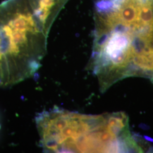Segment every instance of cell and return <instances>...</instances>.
Listing matches in <instances>:
<instances>
[{
  "label": "cell",
  "mask_w": 153,
  "mask_h": 153,
  "mask_svg": "<svg viewBox=\"0 0 153 153\" xmlns=\"http://www.w3.org/2000/svg\"><path fill=\"white\" fill-rule=\"evenodd\" d=\"M48 35L27 0L0 4V87H11L36 73L47 53Z\"/></svg>",
  "instance_id": "obj_3"
},
{
  "label": "cell",
  "mask_w": 153,
  "mask_h": 153,
  "mask_svg": "<svg viewBox=\"0 0 153 153\" xmlns=\"http://www.w3.org/2000/svg\"><path fill=\"white\" fill-rule=\"evenodd\" d=\"M47 153H130L143 149L131 137L123 112L88 115L55 108L35 118Z\"/></svg>",
  "instance_id": "obj_2"
},
{
  "label": "cell",
  "mask_w": 153,
  "mask_h": 153,
  "mask_svg": "<svg viewBox=\"0 0 153 153\" xmlns=\"http://www.w3.org/2000/svg\"><path fill=\"white\" fill-rule=\"evenodd\" d=\"M90 69L105 92L129 76L153 82V0H97Z\"/></svg>",
  "instance_id": "obj_1"
},
{
  "label": "cell",
  "mask_w": 153,
  "mask_h": 153,
  "mask_svg": "<svg viewBox=\"0 0 153 153\" xmlns=\"http://www.w3.org/2000/svg\"><path fill=\"white\" fill-rule=\"evenodd\" d=\"M0 129H1V126H0Z\"/></svg>",
  "instance_id": "obj_5"
},
{
  "label": "cell",
  "mask_w": 153,
  "mask_h": 153,
  "mask_svg": "<svg viewBox=\"0 0 153 153\" xmlns=\"http://www.w3.org/2000/svg\"><path fill=\"white\" fill-rule=\"evenodd\" d=\"M30 9L44 31L49 34L56 19L69 0H27Z\"/></svg>",
  "instance_id": "obj_4"
}]
</instances>
